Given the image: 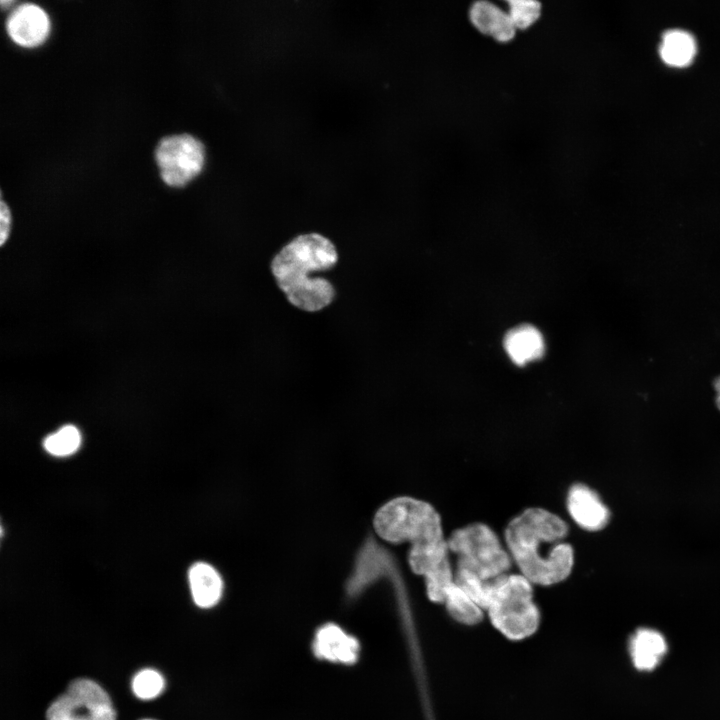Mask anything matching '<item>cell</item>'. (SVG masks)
I'll return each mask as SVG.
<instances>
[{"mask_svg": "<svg viewBox=\"0 0 720 720\" xmlns=\"http://www.w3.org/2000/svg\"><path fill=\"white\" fill-rule=\"evenodd\" d=\"M374 528L388 542L408 541L411 544L408 562L412 571L425 578L429 599L444 603L446 593L454 583V574L437 511L424 501L397 497L376 512Z\"/></svg>", "mask_w": 720, "mask_h": 720, "instance_id": "1", "label": "cell"}, {"mask_svg": "<svg viewBox=\"0 0 720 720\" xmlns=\"http://www.w3.org/2000/svg\"><path fill=\"white\" fill-rule=\"evenodd\" d=\"M566 522L541 508H529L510 521L505 540L521 574L532 584L553 585L565 580L574 563L573 548L562 540Z\"/></svg>", "mask_w": 720, "mask_h": 720, "instance_id": "2", "label": "cell"}, {"mask_svg": "<svg viewBox=\"0 0 720 720\" xmlns=\"http://www.w3.org/2000/svg\"><path fill=\"white\" fill-rule=\"evenodd\" d=\"M337 260L336 248L327 237L306 233L295 237L275 255L271 270L290 304L316 312L333 301L335 289L325 278L310 275L331 269Z\"/></svg>", "mask_w": 720, "mask_h": 720, "instance_id": "3", "label": "cell"}, {"mask_svg": "<svg viewBox=\"0 0 720 720\" xmlns=\"http://www.w3.org/2000/svg\"><path fill=\"white\" fill-rule=\"evenodd\" d=\"M486 611L493 626L510 640L530 637L540 624L532 583L522 574H505L495 580Z\"/></svg>", "mask_w": 720, "mask_h": 720, "instance_id": "4", "label": "cell"}, {"mask_svg": "<svg viewBox=\"0 0 720 720\" xmlns=\"http://www.w3.org/2000/svg\"><path fill=\"white\" fill-rule=\"evenodd\" d=\"M449 551L458 556L456 570L492 582L507 574L510 555L487 525L470 524L455 530L447 539Z\"/></svg>", "mask_w": 720, "mask_h": 720, "instance_id": "5", "label": "cell"}, {"mask_svg": "<svg viewBox=\"0 0 720 720\" xmlns=\"http://www.w3.org/2000/svg\"><path fill=\"white\" fill-rule=\"evenodd\" d=\"M155 159L162 180L169 186L181 187L201 172L205 163V148L192 135H172L160 140Z\"/></svg>", "mask_w": 720, "mask_h": 720, "instance_id": "6", "label": "cell"}, {"mask_svg": "<svg viewBox=\"0 0 720 720\" xmlns=\"http://www.w3.org/2000/svg\"><path fill=\"white\" fill-rule=\"evenodd\" d=\"M47 720H116L108 694L96 682L77 679L48 708Z\"/></svg>", "mask_w": 720, "mask_h": 720, "instance_id": "7", "label": "cell"}, {"mask_svg": "<svg viewBox=\"0 0 720 720\" xmlns=\"http://www.w3.org/2000/svg\"><path fill=\"white\" fill-rule=\"evenodd\" d=\"M313 655L322 661L352 665L360 656V643L356 637L335 623L320 626L312 639Z\"/></svg>", "mask_w": 720, "mask_h": 720, "instance_id": "8", "label": "cell"}, {"mask_svg": "<svg viewBox=\"0 0 720 720\" xmlns=\"http://www.w3.org/2000/svg\"><path fill=\"white\" fill-rule=\"evenodd\" d=\"M6 29L10 38L18 45L36 47L46 40L50 21L41 7L33 3H23L9 14Z\"/></svg>", "mask_w": 720, "mask_h": 720, "instance_id": "9", "label": "cell"}, {"mask_svg": "<svg viewBox=\"0 0 720 720\" xmlns=\"http://www.w3.org/2000/svg\"><path fill=\"white\" fill-rule=\"evenodd\" d=\"M567 508L573 520L585 530H600L609 521L607 507L592 489L583 484L570 488Z\"/></svg>", "mask_w": 720, "mask_h": 720, "instance_id": "10", "label": "cell"}, {"mask_svg": "<svg viewBox=\"0 0 720 720\" xmlns=\"http://www.w3.org/2000/svg\"><path fill=\"white\" fill-rule=\"evenodd\" d=\"M473 27L500 43L512 41L517 33L507 10L490 1H476L468 11Z\"/></svg>", "mask_w": 720, "mask_h": 720, "instance_id": "11", "label": "cell"}, {"mask_svg": "<svg viewBox=\"0 0 720 720\" xmlns=\"http://www.w3.org/2000/svg\"><path fill=\"white\" fill-rule=\"evenodd\" d=\"M629 654L639 671H652L663 660L668 645L664 635L652 628H638L629 639Z\"/></svg>", "mask_w": 720, "mask_h": 720, "instance_id": "12", "label": "cell"}, {"mask_svg": "<svg viewBox=\"0 0 720 720\" xmlns=\"http://www.w3.org/2000/svg\"><path fill=\"white\" fill-rule=\"evenodd\" d=\"M504 347L513 362L524 365L543 355L544 340L535 327L520 325L506 334Z\"/></svg>", "mask_w": 720, "mask_h": 720, "instance_id": "13", "label": "cell"}, {"mask_svg": "<svg viewBox=\"0 0 720 720\" xmlns=\"http://www.w3.org/2000/svg\"><path fill=\"white\" fill-rule=\"evenodd\" d=\"M189 584L195 604L210 608L218 603L223 592L219 573L209 564L195 563L189 570Z\"/></svg>", "mask_w": 720, "mask_h": 720, "instance_id": "14", "label": "cell"}, {"mask_svg": "<svg viewBox=\"0 0 720 720\" xmlns=\"http://www.w3.org/2000/svg\"><path fill=\"white\" fill-rule=\"evenodd\" d=\"M659 52L666 64L682 67L694 58L696 43L690 33L678 29L670 30L663 35Z\"/></svg>", "mask_w": 720, "mask_h": 720, "instance_id": "15", "label": "cell"}, {"mask_svg": "<svg viewBox=\"0 0 720 720\" xmlns=\"http://www.w3.org/2000/svg\"><path fill=\"white\" fill-rule=\"evenodd\" d=\"M444 604L449 615L465 625L478 624L483 618V609L455 582L448 589Z\"/></svg>", "mask_w": 720, "mask_h": 720, "instance_id": "16", "label": "cell"}, {"mask_svg": "<svg viewBox=\"0 0 720 720\" xmlns=\"http://www.w3.org/2000/svg\"><path fill=\"white\" fill-rule=\"evenodd\" d=\"M81 435L73 425H66L47 436L44 440V448L55 456H67L73 454L80 446Z\"/></svg>", "mask_w": 720, "mask_h": 720, "instance_id": "17", "label": "cell"}, {"mask_svg": "<svg viewBox=\"0 0 720 720\" xmlns=\"http://www.w3.org/2000/svg\"><path fill=\"white\" fill-rule=\"evenodd\" d=\"M507 12L515 29L524 31L539 20L542 6L536 1L511 0L507 2Z\"/></svg>", "mask_w": 720, "mask_h": 720, "instance_id": "18", "label": "cell"}, {"mask_svg": "<svg viewBox=\"0 0 720 720\" xmlns=\"http://www.w3.org/2000/svg\"><path fill=\"white\" fill-rule=\"evenodd\" d=\"M164 688V679L152 669H144L136 674L132 681L134 694L143 700L157 697Z\"/></svg>", "mask_w": 720, "mask_h": 720, "instance_id": "19", "label": "cell"}, {"mask_svg": "<svg viewBox=\"0 0 720 720\" xmlns=\"http://www.w3.org/2000/svg\"><path fill=\"white\" fill-rule=\"evenodd\" d=\"M11 225L10 210L3 200L0 205V242L3 245L9 236Z\"/></svg>", "mask_w": 720, "mask_h": 720, "instance_id": "20", "label": "cell"}, {"mask_svg": "<svg viewBox=\"0 0 720 720\" xmlns=\"http://www.w3.org/2000/svg\"><path fill=\"white\" fill-rule=\"evenodd\" d=\"M713 387L716 392L715 402L718 409L720 410V375L714 379Z\"/></svg>", "mask_w": 720, "mask_h": 720, "instance_id": "21", "label": "cell"}, {"mask_svg": "<svg viewBox=\"0 0 720 720\" xmlns=\"http://www.w3.org/2000/svg\"><path fill=\"white\" fill-rule=\"evenodd\" d=\"M12 4H14V1L12 0H1V6L3 9H6L7 6L9 7Z\"/></svg>", "mask_w": 720, "mask_h": 720, "instance_id": "22", "label": "cell"}, {"mask_svg": "<svg viewBox=\"0 0 720 720\" xmlns=\"http://www.w3.org/2000/svg\"><path fill=\"white\" fill-rule=\"evenodd\" d=\"M146 720H148V719H146Z\"/></svg>", "mask_w": 720, "mask_h": 720, "instance_id": "23", "label": "cell"}]
</instances>
